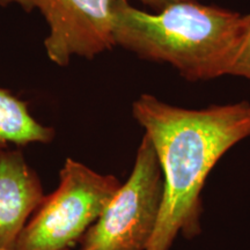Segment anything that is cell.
<instances>
[{
  "instance_id": "1",
  "label": "cell",
  "mask_w": 250,
  "mask_h": 250,
  "mask_svg": "<svg viewBox=\"0 0 250 250\" xmlns=\"http://www.w3.org/2000/svg\"><path fill=\"white\" fill-rule=\"evenodd\" d=\"M132 115L151 140L164 179L158 224L146 250H169L180 234L189 240L201 234L202 190L218 161L250 137V102L186 109L143 94Z\"/></svg>"
},
{
  "instance_id": "2",
  "label": "cell",
  "mask_w": 250,
  "mask_h": 250,
  "mask_svg": "<svg viewBox=\"0 0 250 250\" xmlns=\"http://www.w3.org/2000/svg\"><path fill=\"white\" fill-rule=\"evenodd\" d=\"M242 14L198 0H182L156 13L131 6L115 8V46L140 58L173 66L184 79L208 81L225 76Z\"/></svg>"
},
{
  "instance_id": "3",
  "label": "cell",
  "mask_w": 250,
  "mask_h": 250,
  "mask_svg": "<svg viewBox=\"0 0 250 250\" xmlns=\"http://www.w3.org/2000/svg\"><path fill=\"white\" fill-rule=\"evenodd\" d=\"M59 186L44 196L19 236L14 250H71L98 220L121 188L114 175H102L67 159Z\"/></svg>"
},
{
  "instance_id": "4",
  "label": "cell",
  "mask_w": 250,
  "mask_h": 250,
  "mask_svg": "<svg viewBox=\"0 0 250 250\" xmlns=\"http://www.w3.org/2000/svg\"><path fill=\"white\" fill-rule=\"evenodd\" d=\"M162 195L160 164L144 134L132 173L81 239L79 250H146L158 224Z\"/></svg>"
},
{
  "instance_id": "5",
  "label": "cell",
  "mask_w": 250,
  "mask_h": 250,
  "mask_svg": "<svg viewBox=\"0 0 250 250\" xmlns=\"http://www.w3.org/2000/svg\"><path fill=\"white\" fill-rule=\"evenodd\" d=\"M125 0H0L24 11L37 9L49 26L44 41L48 58L66 66L73 57L93 59L115 46L112 15Z\"/></svg>"
},
{
  "instance_id": "6",
  "label": "cell",
  "mask_w": 250,
  "mask_h": 250,
  "mask_svg": "<svg viewBox=\"0 0 250 250\" xmlns=\"http://www.w3.org/2000/svg\"><path fill=\"white\" fill-rule=\"evenodd\" d=\"M44 198L37 174L19 149L0 151V249L14 250L28 219Z\"/></svg>"
},
{
  "instance_id": "7",
  "label": "cell",
  "mask_w": 250,
  "mask_h": 250,
  "mask_svg": "<svg viewBox=\"0 0 250 250\" xmlns=\"http://www.w3.org/2000/svg\"><path fill=\"white\" fill-rule=\"evenodd\" d=\"M54 137V129L39 123L28 103L0 87V151L9 145L49 143Z\"/></svg>"
},
{
  "instance_id": "8",
  "label": "cell",
  "mask_w": 250,
  "mask_h": 250,
  "mask_svg": "<svg viewBox=\"0 0 250 250\" xmlns=\"http://www.w3.org/2000/svg\"><path fill=\"white\" fill-rule=\"evenodd\" d=\"M225 76L250 81V14L242 15L235 43L225 68Z\"/></svg>"
},
{
  "instance_id": "9",
  "label": "cell",
  "mask_w": 250,
  "mask_h": 250,
  "mask_svg": "<svg viewBox=\"0 0 250 250\" xmlns=\"http://www.w3.org/2000/svg\"><path fill=\"white\" fill-rule=\"evenodd\" d=\"M139 1H142L144 5L149 6V7L155 8L159 11V9H161V8L166 7V6L173 4V2L182 1V0H139Z\"/></svg>"
},
{
  "instance_id": "10",
  "label": "cell",
  "mask_w": 250,
  "mask_h": 250,
  "mask_svg": "<svg viewBox=\"0 0 250 250\" xmlns=\"http://www.w3.org/2000/svg\"><path fill=\"white\" fill-rule=\"evenodd\" d=\"M0 250H1V249H0Z\"/></svg>"
}]
</instances>
